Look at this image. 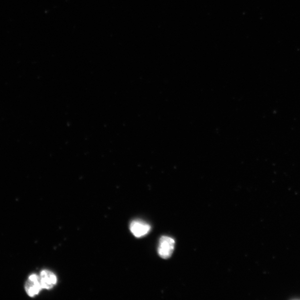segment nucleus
Listing matches in <instances>:
<instances>
[{
    "mask_svg": "<svg viewBox=\"0 0 300 300\" xmlns=\"http://www.w3.org/2000/svg\"><path fill=\"white\" fill-rule=\"evenodd\" d=\"M39 277L42 289H52L57 283L56 276L49 270L42 271Z\"/></svg>",
    "mask_w": 300,
    "mask_h": 300,
    "instance_id": "obj_4",
    "label": "nucleus"
},
{
    "mask_svg": "<svg viewBox=\"0 0 300 300\" xmlns=\"http://www.w3.org/2000/svg\"><path fill=\"white\" fill-rule=\"evenodd\" d=\"M130 229L132 234L136 238H141L148 234L151 230V227L143 221L135 220L130 225Z\"/></svg>",
    "mask_w": 300,
    "mask_h": 300,
    "instance_id": "obj_3",
    "label": "nucleus"
},
{
    "mask_svg": "<svg viewBox=\"0 0 300 300\" xmlns=\"http://www.w3.org/2000/svg\"><path fill=\"white\" fill-rule=\"evenodd\" d=\"M25 291L30 297H34L38 295L42 289L39 277L37 274L31 275L26 282Z\"/></svg>",
    "mask_w": 300,
    "mask_h": 300,
    "instance_id": "obj_2",
    "label": "nucleus"
},
{
    "mask_svg": "<svg viewBox=\"0 0 300 300\" xmlns=\"http://www.w3.org/2000/svg\"><path fill=\"white\" fill-rule=\"evenodd\" d=\"M175 240L168 236H163L160 240L158 252L162 258H170L175 247Z\"/></svg>",
    "mask_w": 300,
    "mask_h": 300,
    "instance_id": "obj_1",
    "label": "nucleus"
}]
</instances>
